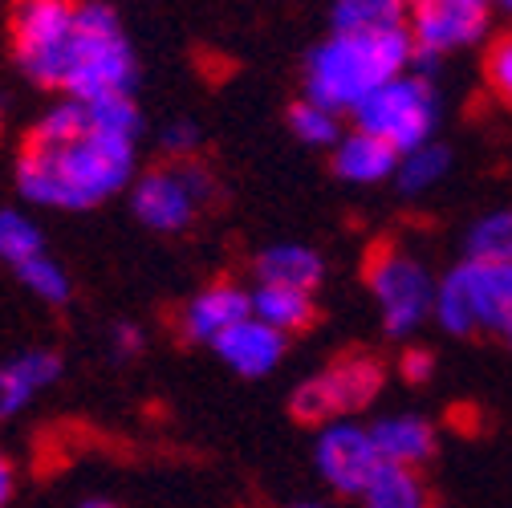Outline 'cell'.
Instances as JSON below:
<instances>
[{
    "instance_id": "cell-20",
    "label": "cell",
    "mask_w": 512,
    "mask_h": 508,
    "mask_svg": "<svg viewBox=\"0 0 512 508\" xmlns=\"http://www.w3.org/2000/svg\"><path fill=\"white\" fill-rule=\"evenodd\" d=\"M45 252V232L41 224L21 212V208H0V261L9 269H21L25 261Z\"/></svg>"
},
{
    "instance_id": "cell-34",
    "label": "cell",
    "mask_w": 512,
    "mask_h": 508,
    "mask_svg": "<svg viewBox=\"0 0 512 508\" xmlns=\"http://www.w3.org/2000/svg\"><path fill=\"white\" fill-rule=\"evenodd\" d=\"M504 338H508V346H512V330H508V334H504Z\"/></svg>"
},
{
    "instance_id": "cell-30",
    "label": "cell",
    "mask_w": 512,
    "mask_h": 508,
    "mask_svg": "<svg viewBox=\"0 0 512 508\" xmlns=\"http://www.w3.org/2000/svg\"><path fill=\"white\" fill-rule=\"evenodd\" d=\"M13 492H17V464L9 460L5 448H0V508H9Z\"/></svg>"
},
{
    "instance_id": "cell-3",
    "label": "cell",
    "mask_w": 512,
    "mask_h": 508,
    "mask_svg": "<svg viewBox=\"0 0 512 508\" xmlns=\"http://www.w3.org/2000/svg\"><path fill=\"white\" fill-rule=\"evenodd\" d=\"M139 78L135 49L122 33V21L102 0H78L74 41L61 66V98L102 102V98H131Z\"/></svg>"
},
{
    "instance_id": "cell-7",
    "label": "cell",
    "mask_w": 512,
    "mask_h": 508,
    "mask_svg": "<svg viewBox=\"0 0 512 508\" xmlns=\"http://www.w3.org/2000/svg\"><path fill=\"white\" fill-rule=\"evenodd\" d=\"M366 285L374 293L382 326H387V334H395V338L419 330L435 313V285L439 281L427 273L423 261H415L411 252H403L395 244H382L370 252Z\"/></svg>"
},
{
    "instance_id": "cell-26",
    "label": "cell",
    "mask_w": 512,
    "mask_h": 508,
    "mask_svg": "<svg viewBox=\"0 0 512 508\" xmlns=\"http://www.w3.org/2000/svg\"><path fill=\"white\" fill-rule=\"evenodd\" d=\"M484 78H488V90H492L504 106H512V33H500V37L488 45Z\"/></svg>"
},
{
    "instance_id": "cell-23",
    "label": "cell",
    "mask_w": 512,
    "mask_h": 508,
    "mask_svg": "<svg viewBox=\"0 0 512 508\" xmlns=\"http://www.w3.org/2000/svg\"><path fill=\"white\" fill-rule=\"evenodd\" d=\"M468 257L472 261L512 265V208L488 212L480 224H472V232H468Z\"/></svg>"
},
{
    "instance_id": "cell-11",
    "label": "cell",
    "mask_w": 512,
    "mask_h": 508,
    "mask_svg": "<svg viewBox=\"0 0 512 508\" xmlns=\"http://www.w3.org/2000/svg\"><path fill=\"white\" fill-rule=\"evenodd\" d=\"M313 464H317V476H322L338 496H362L366 484L378 476L382 456L374 448L370 427L350 423V419H334L322 427V435H317Z\"/></svg>"
},
{
    "instance_id": "cell-2",
    "label": "cell",
    "mask_w": 512,
    "mask_h": 508,
    "mask_svg": "<svg viewBox=\"0 0 512 508\" xmlns=\"http://www.w3.org/2000/svg\"><path fill=\"white\" fill-rule=\"evenodd\" d=\"M415 61L411 33L399 29H334L309 53L305 66V98L334 114H354L374 90L407 74Z\"/></svg>"
},
{
    "instance_id": "cell-8",
    "label": "cell",
    "mask_w": 512,
    "mask_h": 508,
    "mask_svg": "<svg viewBox=\"0 0 512 508\" xmlns=\"http://www.w3.org/2000/svg\"><path fill=\"white\" fill-rule=\"evenodd\" d=\"M387 383V370L374 354H342L338 362H330L322 374L305 378V383L293 391L289 407L301 423H313V427H326L350 411H362L366 403H374V395Z\"/></svg>"
},
{
    "instance_id": "cell-1",
    "label": "cell",
    "mask_w": 512,
    "mask_h": 508,
    "mask_svg": "<svg viewBox=\"0 0 512 508\" xmlns=\"http://www.w3.org/2000/svg\"><path fill=\"white\" fill-rule=\"evenodd\" d=\"M143 114L135 98L49 106L17 159V192L33 208L90 212L135 179Z\"/></svg>"
},
{
    "instance_id": "cell-33",
    "label": "cell",
    "mask_w": 512,
    "mask_h": 508,
    "mask_svg": "<svg viewBox=\"0 0 512 508\" xmlns=\"http://www.w3.org/2000/svg\"><path fill=\"white\" fill-rule=\"evenodd\" d=\"M293 508H326V504H293Z\"/></svg>"
},
{
    "instance_id": "cell-17",
    "label": "cell",
    "mask_w": 512,
    "mask_h": 508,
    "mask_svg": "<svg viewBox=\"0 0 512 508\" xmlns=\"http://www.w3.org/2000/svg\"><path fill=\"white\" fill-rule=\"evenodd\" d=\"M256 277L261 285H289L313 293L326 277V261L305 244H273L256 257Z\"/></svg>"
},
{
    "instance_id": "cell-16",
    "label": "cell",
    "mask_w": 512,
    "mask_h": 508,
    "mask_svg": "<svg viewBox=\"0 0 512 508\" xmlns=\"http://www.w3.org/2000/svg\"><path fill=\"white\" fill-rule=\"evenodd\" d=\"M334 171L346 183H382V179H395L399 171V151H391L382 139L366 135V131H350L338 139L334 147Z\"/></svg>"
},
{
    "instance_id": "cell-6",
    "label": "cell",
    "mask_w": 512,
    "mask_h": 508,
    "mask_svg": "<svg viewBox=\"0 0 512 508\" xmlns=\"http://www.w3.org/2000/svg\"><path fill=\"white\" fill-rule=\"evenodd\" d=\"M358 131L382 139L391 151L407 155L423 143H431L435 122H439V98L435 86L419 74H399L382 90H374L358 110H354Z\"/></svg>"
},
{
    "instance_id": "cell-21",
    "label": "cell",
    "mask_w": 512,
    "mask_h": 508,
    "mask_svg": "<svg viewBox=\"0 0 512 508\" xmlns=\"http://www.w3.org/2000/svg\"><path fill=\"white\" fill-rule=\"evenodd\" d=\"M411 0H334V29H399Z\"/></svg>"
},
{
    "instance_id": "cell-24",
    "label": "cell",
    "mask_w": 512,
    "mask_h": 508,
    "mask_svg": "<svg viewBox=\"0 0 512 508\" xmlns=\"http://www.w3.org/2000/svg\"><path fill=\"white\" fill-rule=\"evenodd\" d=\"M17 273V281L37 297V301H45V305H66L70 301V293H74V285H70V273L61 269L49 252H41V257H33V261H25L21 269H13Z\"/></svg>"
},
{
    "instance_id": "cell-19",
    "label": "cell",
    "mask_w": 512,
    "mask_h": 508,
    "mask_svg": "<svg viewBox=\"0 0 512 508\" xmlns=\"http://www.w3.org/2000/svg\"><path fill=\"white\" fill-rule=\"evenodd\" d=\"M362 504L366 508H435L423 476L415 468H391V464H382L378 476L366 484Z\"/></svg>"
},
{
    "instance_id": "cell-25",
    "label": "cell",
    "mask_w": 512,
    "mask_h": 508,
    "mask_svg": "<svg viewBox=\"0 0 512 508\" xmlns=\"http://www.w3.org/2000/svg\"><path fill=\"white\" fill-rule=\"evenodd\" d=\"M342 114H334V110H326V106H317V102H297L293 110H289V131L305 143V147H338V139H342V122H338Z\"/></svg>"
},
{
    "instance_id": "cell-27",
    "label": "cell",
    "mask_w": 512,
    "mask_h": 508,
    "mask_svg": "<svg viewBox=\"0 0 512 508\" xmlns=\"http://www.w3.org/2000/svg\"><path fill=\"white\" fill-rule=\"evenodd\" d=\"M196 143H200L196 122H171V126H163V151L171 159H187L191 151H196Z\"/></svg>"
},
{
    "instance_id": "cell-22",
    "label": "cell",
    "mask_w": 512,
    "mask_h": 508,
    "mask_svg": "<svg viewBox=\"0 0 512 508\" xmlns=\"http://www.w3.org/2000/svg\"><path fill=\"white\" fill-rule=\"evenodd\" d=\"M447 167H452V155H447V147H439V143L431 139V143H423V147L399 155L395 179H399V187H403L407 196H419V192H427V187H435V183L447 175Z\"/></svg>"
},
{
    "instance_id": "cell-10",
    "label": "cell",
    "mask_w": 512,
    "mask_h": 508,
    "mask_svg": "<svg viewBox=\"0 0 512 508\" xmlns=\"http://www.w3.org/2000/svg\"><path fill=\"white\" fill-rule=\"evenodd\" d=\"M488 17V0H411L407 33L415 45V61H435L476 45L488 33Z\"/></svg>"
},
{
    "instance_id": "cell-32",
    "label": "cell",
    "mask_w": 512,
    "mask_h": 508,
    "mask_svg": "<svg viewBox=\"0 0 512 508\" xmlns=\"http://www.w3.org/2000/svg\"><path fill=\"white\" fill-rule=\"evenodd\" d=\"M488 5H492V9H500V13H508V17H512V0H488Z\"/></svg>"
},
{
    "instance_id": "cell-5",
    "label": "cell",
    "mask_w": 512,
    "mask_h": 508,
    "mask_svg": "<svg viewBox=\"0 0 512 508\" xmlns=\"http://www.w3.org/2000/svg\"><path fill=\"white\" fill-rule=\"evenodd\" d=\"M74 25H78V0H13L9 9L13 57L33 86L45 90L61 86V66H66V53L74 41Z\"/></svg>"
},
{
    "instance_id": "cell-28",
    "label": "cell",
    "mask_w": 512,
    "mask_h": 508,
    "mask_svg": "<svg viewBox=\"0 0 512 508\" xmlns=\"http://www.w3.org/2000/svg\"><path fill=\"white\" fill-rule=\"evenodd\" d=\"M110 350H114V358H135L143 350V330L131 322L110 326Z\"/></svg>"
},
{
    "instance_id": "cell-12",
    "label": "cell",
    "mask_w": 512,
    "mask_h": 508,
    "mask_svg": "<svg viewBox=\"0 0 512 508\" xmlns=\"http://www.w3.org/2000/svg\"><path fill=\"white\" fill-rule=\"evenodd\" d=\"M248 317H252V293H244L232 281H216L187 297V305L179 309V334L183 342L216 346L228 330H236Z\"/></svg>"
},
{
    "instance_id": "cell-9",
    "label": "cell",
    "mask_w": 512,
    "mask_h": 508,
    "mask_svg": "<svg viewBox=\"0 0 512 508\" xmlns=\"http://www.w3.org/2000/svg\"><path fill=\"white\" fill-rule=\"evenodd\" d=\"M216 183L200 163H167L159 171H147L131 187V212L151 232H183L200 208L212 200Z\"/></svg>"
},
{
    "instance_id": "cell-29",
    "label": "cell",
    "mask_w": 512,
    "mask_h": 508,
    "mask_svg": "<svg viewBox=\"0 0 512 508\" xmlns=\"http://www.w3.org/2000/svg\"><path fill=\"white\" fill-rule=\"evenodd\" d=\"M399 370H403L407 383H427L431 370H435V358H431V350H407L403 362H399Z\"/></svg>"
},
{
    "instance_id": "cell-31",
    "label": "cell",
    "mask_w": 512,
    "mask_h": 508,
    "mask_svg": "<svg viewBox=\"0 0 512 508\" xmlns=\"http://www.w3.org/2000/svg\"><path fill=\"white\" fill-rule=\"evenodd\" d=\"M74 508H118L114 500H106V496H86V500H78Z\"/></svg>"
},
{
    "instance_id": "cell-4",
    "label": "cell",
    "mask_w": 512,
    "mask_h": 508,
    "mask_svg": "<svg viewBox=\"0 0 512 508\" xmlns=\"http://www.w3.org/2000/svg\"><path fill=\"white\" fill-rule=\"evenodd\" d=\"M435 322L468 338L476 330L508 334L512 330V265L496 261H464L435 285Z\"/></svg>"
},
{
    "instance_id": "cell-14",
    "label": "cell",
    "mask_w": 512,
    "mask_h": 508,
    "mask_svg": "<svg viewBox=\"0 0 512 508\" xmlns=\"http://www.w3.org/2000/svg\"><path fill=\"white\" fill-rule=\"evenodd\" d=\"M285 334H277L273 326L256 322V317H248V322H240L236 330H228L212 350L244 378H265L273 374V366L285 358Z\"/></svg>"
},
{
    "instance_id": "cell-13",
    "label": "cell",
    "mask_w": 512,
    "mask_h": 508,
    "mask_svg": "<svg viewBox=\"0 0 512 508\" xmlns=\"http://www.w3.org/2000/svg\"><path fill=\"white\" fill-rule=\"evenodd\" d=\"M57 378H61V354L53 350H25L9 362H0V423L21 415Z\"/></svg>"
},
{
    "instance_id": "cell-15",
    "label": "cell",
    "mask_w": 512,
    "mask_h": 508,
    "mask_svg": "<svg viewBox=\"0 0 512 508\" xmlns=\"http://www.w3.org/2000/svg\"><path fill=\"white\" fill-rule=\"evenodd\" d=\"M382 464L391 468H423L435 456V427L423 415H387L370 427Z\"/></svg>"
},
{
    "instance_id": "cell-18",
    "label": "cell",
    "mask_w": 512,
    "mask_h": 508,
    "mask_svg": "<svg viewBox=\"0 0 512 508\" xmlns=\"http://www.w3.org/2000/svg\"><path fill=\"white\" fill-rule=\"evenodd\" d=\"M313 293L305 289H289V285H256L252 293V317L256 322L273 326L277 334H297L313 322Z\"/></svg>"
}]
</instances>
